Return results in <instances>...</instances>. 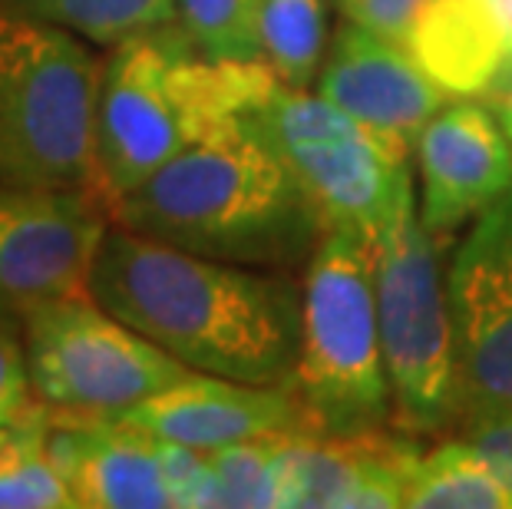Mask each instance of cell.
I'll list each match as a JSON object with an SVG mask.
<instances>
[{"instance_id":"484cf974","label":"cell","mask_w":512,"mask_h":509,"mask_svg":"<svg viewBox=\"0 0 512 509\" xmlns=\"http://www.w3.org/2000/svg\"><path fill=\"white\" fill-rule=\"evenodd\" d=\"M489 106H493V110H496L499 123H503V129H506V133H509V139H512V83H509L506 90L499 93L496 100L489 103Z\"/></svg>"},{"instance_id":"603a6c76","label":"cell","mask_w":512,"mask_h":509,"mask_svg":"<svg viewBox=\"0 0 512 509\" xmlns=\"http://www.w3.org/2000/svg\"><path fill=\"white\" fill-rule=\"evenodd\" d=\"M34 404L37 391L30 381L24 338L17 328H0V450Z\"/></svg>"},{"instance_id":"30bf717a","label":"cell","mask_w":512,"mask_h":509,"mask_svg":"<svg viewBox=\"0 0 512 509\" xmlns=\"http://www.w3.org/2000/svg\"><path fill=\"white\" fill-rule=\"evenodd\" d=\"M314 90L403 153L417 146L430 119L450 103V93L420 67L407 43L354 20H344L334 34Z\"/></svg>"},{"instance_id":"7402d4cb","label":"cell","mask_w":512,"mask_h":509,"mask_svg":"<svg viewBox=\"0 0 512 509\" xmlns=\"http://www.w3.org/2000/svg\"><path fill=\"white\" fill-rule=\"evenodd\" d=\"M265 0H176V20L209 57L261 60Z\"/></svg>"},{"instance_id":"ba28073f","label":"cell","mask_w":512,"mask_h":509,"mask_svg":"<svg viewBox=\"0 0 512 509\" xmlns=\"http://www.w3.org/2000/svg\"><path fill=\"white\" fill-rule=\"evenodd\" d=\"M446 295L460 424L512 414V189L453 248Z\"/></svg>"},{"instance_id":"d4e9b609","label":"cell","mask_w":512,"mask_h":509,"mask_svg":"<svg viewBox=\"0 0 512 509\" xmlns=\"http://www.w3.org/2000/svg\"><path fill=\"white\" fill-rule=\"evenodd\" d=\"M460 437L466 443H473V447L483 453L486 463L496 470V476L506 483V490L512 493V414L470 420V424H463Z\"/></svg>"},{"instance_id":"ac0fdd59","label":"cell","mask_w":512,"mask_h":509,"mask_svg":"<svg viewBox=\"0 0 512 509\" xmlns=\"http://www.w3.org/2000/svg\"><path fill=\"white\" fill-rule=\"evenodd\" d=\"M53 410L37 397L0 450V509H80L50 450Z\"/></svg>"},{"instance_id":"3957f363","label":"cell","mask_w":512,"mask_h":509,"mask_svg":"<svg viewBox=\"0 0 512 509\" xmlns=\"http://www.w3.org/2000/svg\"><path fill=\"white\" fill-rule=\"evenodd\" d=\"M278 77L265 60L209 57L179 20L116 43L96 100V176L116 205L152 172L242 119Z\"/></svg>"},{"instance_id":"2e32d148","label":"cell","mask_w":512,"mask_h":509,"mask_svg":"<svg viewBox=\"0 0 512 509\" xmlns=\"http://www.w3.org/2000/svg\"><path fill=\"white\" fill-rule=\"evenodd\" d=\"M285 159L318 205L324 229L364 235L374 245L387 205L407 169V153L400 146L361 129L334 143L291 149Z\"/></svg>"},{"instance_id":"5bb4252c","label":"cell","mask_w":512,"mask_h":509,"mask_svg":"<svg viewBox=\"0 0 512 509\" xmlns=\"http://www.w3.org/2000/svg\"><path fill=\"white\" fill-rule=\"evenodd\" d=\"M50 450L80 509L172 506L159 440L126 420L53 410Z\"/></svg>"},{"instance_id":"7a4b0ae2","label":"cell","mask_w":512,"mask_h":509,"mask_svg":"<svg viewBox=\"0 0 512 509\" xmlns=\"http://www.w3.org/2000/svg\"><path fill=\"white\" fill-rule=\"evenodd\" d=\"M113 222L185 252L275 272L308 265L328 232L298 172L245 119L116 199Z\"/></svg>"},{"instance_id":"4fadbf2b","label":"cell","mask_w":512,"mask_h":509,"mask_svg":"<svg viewBox=\"0 0 512 509\" xmlns=\"http://www.w3.org/2000/svg\"><path fill=\"white\" fill-rule=\"evenodd\" d=\"M417 453V440L400 430L357 440L291 430L278 457L275 506L397 509Z\"/></svg>"},{"instance_id":"52a82bcc","label":"cell","mask_w":512,"mask_h":509,"mask_svg":"<svg viewBox=\"0 0 512 509\" xmlns=\"http://www.w3.org/2000/svg\"><path fill=\"white\" fill-rule=\"evenodd\" d=\"M20 338L37 397L60 414L116 417L192 374V367L119 321L93 295L30 311Z\"/></svg>"},{"instance_id":"8fae6325","label":"cell","mask_w":512,"mask_h":509,"mask_svg":"<svg viewBox=\"0 0 512 509\" xmlns=\"http://www.w3.org/2000/svg\"><path fill=\"white\" fill-rule=\"evenodd\" d=\"M420 219L433 238L453 235L512 189V139L493 106L460 96L427 123L417 146Z\"/></svg>"},{"instance_id":"9c48e42d","label":"cell","mask_w":512,"mask_h":509,"mask_svg":"<svg viewBox=\"0 0 512 509\" xmlns=\"http://www.w3.org/2000/svg\"><path fill=\"white\" fill-rule=\"evenodd\" d=\"M113 205L96 189H0V328L50 301L90 295Z\"/></svg>"},{"instance_id":"6da1fadb","label":"cell","mask_w":512,"mask_h":509,"mask_svg":"<svg viewBox=\"0 0 512 509\" xmlns=\"http://www.w3.org/2000/svg\"><path fill=\"white\" fill-rule=\"evenodd\" d=\"M90 295L192 371L248 384L294 381L301 288L291 272L219 262L113 222Z\"/></svg>"},{"instance_id":"cb8c5ba5","label":"cell","mask_w":512,"mask_h":509,"mask_svg":"<svg viewBox=\"0 0 512 509\" xmlns=\"http://www.w3.org/2000/svg\"><path fill=\"white\" fill-rule=\"evenodd\" d=\"M423 4L427 0H347L341 14L344 20H354V24L374 30L380 37L407 43Z\"/></svg>"},{"instance_id":"9a60e30c","label":"cell","mask_w":512,"mask_h":509,"mask_svg":"<svg viewBox=\"0 0 512 509\" xmlns=\"http://www.w3.org/2000/svg\"><path fill=\"white\" fill-rule=\"evenodd\" d=\"M407 47L450 96L493 103L512 83V20L496 0H427Z\"/></svg>"},{"instance_id":"d6986e66","label":"cell","mask_w":512,"mask_h":509,"mask_svg":"<svg viewBox=\"0 0 512 509\" xmlns=\"http://www.w3.org/2000/svg\"><path fill=\"white\" fill-rule=\"evenodd\" d=\"M328 57V4L324 0H265L261 4V60L298 90L318 83Z\"/></svg>"},{"instance_id":"ffe728a7","label":"cell","mask_w":512,"mask_h":509,"mask_svg":"<svg viewBox=\"0 0 512 509\" xmlns=\"http://www.w3.org/2000/svg\"><path fill=\"white\" fill-rule=\"evenodd\" d=\"M96 47H116L143 30L176 20V0H4Z\"/></svg>"},{"instance_id":"8992f818","label":"cell","mask_w":512,"mask_h":509,"mask_svg":"<svg viewBox=\"0 0 512 509\" xmlns=\"http://www.w3.org/2000/svg\"><path fill=\"white\" fill-rule=\"evenodd\" d=\"M374 288L394 427L413 440L446 433L460 424L450 295L440 248L420 219L410 166L374 238Z\"/></svg>"},{"instance_id":"44dd1931","label":"cell","mask_w":512,"mask_h":509,"mask_svg":"<svg viewBox=\"0 0 512 509\" xmlns=\"http://www.w3.org/2000/svg\"><path fill=\"white\" fill-rule=\"evenodd\" d=\"M281 443H285V433H268V437L205 450L212 476V506H275Z\"/></svg>"},{"instance_id":"83f0119b","label":"cell","mask_w":512,"mask_h":509,"mask_svg":"<svg viewBox=\"0 0 512 509\" xmlns=\"http://www.w3.org/2000/svg\"><path fill=\"white\" fill-rule=\"evenodd\" d=\"M334 4H337V7H344V4H347V0H334Z\"/></svg>"},{"instance_id":"277c9868","label":"cell","mask_w":512,"mask_h":509,"mask_svg":"<svg viewBox=\"0 0 512 509\" xmlns=\"http://www.w3.org/2000/svg\"><path fill=\"white\" fill-rule=\"evenodd\" d=\"M100 77L83 37L0 0V189L100 192Z\"/></svg>"},{"instance_id":"4316f807","label":"cell","mask_w":512,"mask_h":509,"mask_svg":"<svg viewBox=\"0 0 512 509\" xmlns=\"http://www.w3.org/2000/svg\"><path fill=\"white\" fill-rule=\"evenodd\" d=\"M496 4L503 7V14H506V17L512 20V0H496Z\"/></svg>"},{"instance_id":"7c38bea8","label":"cell","mask_w":512,"mask_h":509,"mask_svg":"<svg viewBox=\"0 0 512 509\" xmlns=\"http://www.w3.org/2000/svg\"><path fill=\"white\" fill-rule=\"evenodd\" d=\"M116 417L149 437L192 450H219L268 433L308 430L288 384H248L202 371H192Z\"/></svg>"},{"instance_id":"e0dca14e","label":"cell","mask_w":512,"mask_h":509,"mask_svg":"<svg viewBox=\"0 0 512 509\" xmlns=\"http://www.w3.org/2000/svg\"><path fill=\"white\" fill-rule=\"evenodd\" d=\"M403 506L410 509H512V493L486 457L463 437L417 453L407 473Z\"/></svg>"},{"instance_id":"5b68a950","label":"cell","mask_w":512,"mask_h":509,"mask_svg":"<svg viewBox=\"0 0 512 509\" xmlns=\"http://www.w3.org/2000/svg\"><path fill=\"white\" fill-rule=\"evenodd\" d=\"M291 391L324 437H377L394 424L374 288V245L328 229L304 265L301 348Z\"/></svg>"}]
</instances>
